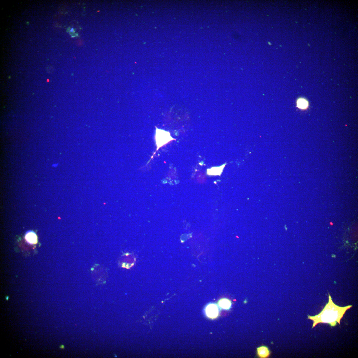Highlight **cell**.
<instances>
[{
    "mask_svg": "<svg viewBox=\"0 0 358 358\" xmlns=\"http://www.w3.org/2000/svg\"><path fill=\"white\" fill-rule=\"evenodd\" d=\"M352 305L341 307L336 305L333 301L329 294V301L321 312L314 316L308 315V318L313 321L312 328L319 323L329 324L331 327H335L337 323L340 324L341 321L347 311L352 307Z\"/></svg>",
    "mask_w": 358,
    "mask_h": 358,
    "instance_id": "cell-1",
    "label": "cell"
},
{
    "mask_svg": "<svg viewBox=\"0 0 358 358\" xmlns=\"http://www.w3.org/2000/svg\"><path fill=\"white\" fill-rule=\"evenodd\" d=\"M156 139L157 149L169 143L173 139L170 133L165 130L157 128Z\"/></svg>",
    "mask_w": 358,
    "mask_h": 358,
    "instance_id": "cell-2",
    "label": "cell"
},
{
    "mask_svg": "<svg viewBox=\"0 0 358 358\" xmlns=\"http://www.w3.org/2000/svg\"><path fill=\"white\" fill-rule=\"evenodd\" d=\"M205 312L207 316L211 319H215L219 315L218 308L216 305L213 303L208 304L205 309Z\"/></svg>",
    "mask_w": 358,
    "mask_h": 358,
    "instance_id": "cell-3",
    "label": "cell"
},
{
    "mask_svg": "<svg viewBox=\"0 0 358 358\" xmlns=\"http://www.w3.org/2000/svg\"><path fill=\"white\" fill-rule=\"evenodd\" d=\"M25 239L26 241L30 244H36L37 242V237L33 231H29L26 233Z\"/></svg>",
    "mask_w": 358,
    "mask_h": 358,
    "instance_id": "cell-4",
    "label": "cell"
},
{
    "mask_svg": "<svg viewBox=\"0 0 358 358\" xmlns=\"http://www.w3.org/2000/svg\"><path fill=\"white\" fill-rule=\"evenodd\" d=\"M258 356L261 358H265L269 356L270 352L268 347L265 346H262L258 347L257 349Z\"/></svg>",
    "mask_w": 358,
    "mask_h": 358,
    "instance_id": "cell-5",
    "label": "cell"
},
{
    "mask_svg": "<svg viewBox=\"0 0 358 358\" xmlns=\"http://www.w3.org/2000/svg\"><path fill=\"white\" fill-rule=\"evenodd\" d=\"M219 305L222 308L228 310L231 306V302L229 299L227 298H222L220 299L219 302Z\"/></svg>",
    "mask_w": 358,
    "mask_h": 358,
    "instance_id": "cell-6",
    "label": "cell"
},
{
    "mask_svg": "<svg viewBox=\"0 0 358 358\" xmlns=\"http://www.w3.org/2000/svg\"><path fill=\"white\" fill-rule=\"evenodd\" d=\"M297 104L298 107L301 109H306L308 106V102L306 99L302 98L298 99Z\"/></svg>",
    "mask_w": 358,
    "mask_h": 358,
    "instance_id": "cell-7",
    "label": "cell"
},
{
    "mask_svg": "<svg viewBox=\"0 0 358 358\" xmlns=\"http://www.w3.org/2000/svg\"><path fill=\"white\" fill-rule=\"evenodd\" d=\"M74 29L73 28H72L71 29V30H70V31H71V32H72L74 31Z\"/></svg>",
    "mask_w": 358,
    "mask_h": 358,
    "instance_id": "cell-8",
    "label": "cell"
},
{
    "mask_svg": "<svg viewBox=\"0 0 358 358\" xmlns=\"http://www.w3.org/2000/svg\"><path fill=\"white\" fill-rule=\"evenodd\" d=\"M60 348H61V349H64V346L62 345L60 346Z\"/></svg>",
    "mask_w": 358,
    "mask_h": 358,
    "instance_id": "cell-9",
    "label": "cell"
},
{
    "mask_svg": "<svg viewBox=\"0 0 358 358\" xmlns=\"http://www.w3.org/2000/svg\"><path fill=\"white\" fill-rule=\"evenodd\" d=\"M8 298H8V297H7V298H6V299L7 300H7H8Z\"/></svg>",
    "mask_w": 358,
    "mask_h": 358,
    "instance_id": "cell-10",
    "label": "cell"
}]
</instances>
